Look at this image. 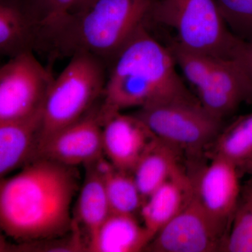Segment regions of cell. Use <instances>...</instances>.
<instances>
[{"label": "cell", "mask_w": 252, "mask_h": 252, "mask_svg": "<svg viewBox=\"0 0 252 252\" xmlns=\"http://www.w3.org/2000/svg\"><path fill=\"white\" fill-rule=\"evenodd\" d=\"M74 167L36 158L1 179L0 225L18 243L59 238L72 229L71 205L77 188Z\"/></svg>", "instance_id": "cell-1"}, {"label": "cell", "mask_w": 252, "mask_h": 252, "mask_svg": "<svg viewBox=\"0 0 252 252\" xmlns=\"http://www.w3.org/2000/svg\"><path fill=\"white\" fill-rule=\"evenodd\" d=\"M99 107L101 121L126 109H139L174 99H198L177 72L170 47L142 26L111 61Z\"/></svg>", "instance_id": "cell-2"}, {"label": "cell", "mask_w": 252, "mask_h": 252, "mask_svg": "<svg viewBox=\"0 0 252 252\" xmlns=\"http://www.w3.org/2000/svg\"><path fill=\"white\" fill-rule=\"evenodd\" d=\"M157 0H95L70 14L44 44L57 54L94 55L110 63L136 32L150 20Z\"/></svg>", "instance_id": "cell-3"}, {"label": "cell", "mask_w": 252, "mask_h": 252, "mask_svg": "<svg viewBox=\"0 0 252 252\" xmlns=\"http://www.w3.org/2000/svg\"><path fill=\"white\" fill-rule=\"evenodd\" d=\"M70 58L46 94L39 142L84 117L103 94L107 77L105 62L85 52L75 53Z\"/></svg>", "instance_id": "cell-4"}, {"label": "cell", "mask_w": 252, "mask_h": 252, "mask_svg": "<svg viewBox=\"0 0 252 252\" xmlns=\"http://www.w3.org/2000/svg\"><path fill=\"white\" fill-rule=\"evenodd\" d=\"M150 20L175 32L182 47L233 59L242 41L225 24L215 0H157Z\"/></svg>", "instance_id": "cell-5"}, {"label": "cell", "mask_w": 252, "mask_h": 252, "mask_svg": "<svg viewBox=\"0 0 252 252\" xmlns=\"http://www.w3.org/2000/svg\"><path fill=\"white\" fill-rule=\"evenodd\" d=\"M139 109L135 114L154 135L181 152H200L214 143L222 130L221 119L198 99H174Z\"/></svg>", "instance_id": "cell-6"}, {"label": "cell", "mask_w": 252, "mask_h": 252, "mask_svg": "<svg viewBox=\"0 0 252 252\" xmlns=\"http://www.w3.org/2000/svg\"><path fill=\"white\" fill-rule=\"evenodd\" d=\"M54 79L32 51L10 58L0 68V122L23 119L41 111Z\"/></svg>", "instance_id": "cell-7"}, {"label": "cell", "mask_w": 252, "mask_h": 252, "mask_svg": "<svg viewBox=\"0 0 252 252\" xmlns=\"http://www.w3.org/2000/svg\"><path fill=\"white\" fill-rule=\"evenodd\" d=\"M225 227L210 216L193 195L183 211L155 235L145 251L220 252Z\"/></svg>", "instance_id": "cell-8"}, {"label": "cell", "mask_w": 252, "mask_h": 252, "mask_svg": "<svg viewBox=\"0 0 252 252\" xmlns=\"http://www.w3.org/2000/svg\"><path fill=\"white\" fill-rule=\"evenodd\" d=\"M103 155L102 124L98 108H94L77 122L39 142L36 158L75 167L90 164Z\"/></svg>", "instance_id": "cell-9"}, {"label": "cell", "mask_w": 252, "mask_h": 252, "mask_svg": "<svg viewBox=\"0 0 252 252\" xmlns=\"http://www.w3.org/2000/svg\"><path fill=\"white\" fill-rule=\"evenodd\" d=\"M194 89L204 108L221 120L244 101L252 100L250 81L235 59L213 56Z\"/></svg>", "instance_id": "cell-10"}, {"label": "cell", "mask_w": 252, "mask_h": 252, "mask_svg": "<svg viewBox=\"0 0 252 252\" xmlns=\"http://www.w3.org/2000/svg\"><path fill=\"white\" fill-rule=\"evenodd\" d=\"M238 167L225 158L213 155L211 162L192 178L195 198L210 216L226 226L239 206Z\"/></svg>", "instance_id": "cell-11"}, {"label": "cell", "mask_w": 252, "mask_h": 252, "mask_svg": "<svg viewBox=\"0 0 252 252\" xmlns=\"http://www.w3.org/2000/svg\"><path fill=\"white\" fill-rule=\"evenodd\" d=\"M102 124L104 157L118 170L132 173L157 136L136 114L114 113Z\"/></svg>", "instance_id": "cell-12"}, {"label": "cell", "mask_w": 252, "mask_h": 252, "mask_svg": "<svg viewBox=\"0 0 252 252\" xmlns=\"http://www.w3.org/2000/svg\"><path fill=\"white\" fill-rule=\"evenodd\" d=\"M193 195V179L179 167L144 200L140 211L144 226L155 237L183 211Z\"/></svg>", "instance_id": "cell-13"}, {"label": "cell", "mask_w": 252, "mask_h": 252, "mask_svg": "<svg viewBox=\"0 0 252 252\" xmlns=\"http://www.w3.org/2000/svg\"><path fill=\"white\" fill-rule=\"evenodd\" d=\"M41 110L30 117L0 122V176L5 178L36 158Z\"/></svg>", "instance_id": "cell-14"}, {"label": "cell", "mask_w": 252, "mask_h": 252, "mask_svg": "<svg viewBox=\"0 0 252 252\" xmlns=\"http://www.w3.org/2000/svg\"><path fill=\"white\" fill-rule=\"evenodd\" d=\"M154 238L135 215L111 212L88 241V252L145 251Z\"/></svg>", "instance_id": "cell-15"}, {"label": "cell", "mask_w": 252, "mask_h": 252, "mask_svg": "<svg viewBox=\"0 0 252 252\" xmlns=\"http://www.w3.org/2000/svg\"><path fill=\"white\" fill-rule=\"evenodd\" d=\"M39 45V33L34 19L20 0H1L0 52L14 57Z\"/></svg>", "instance_id": "cell-16"}, {"label": "cell", "mask_w": 252, "mask_h": 252, "mask_svg": "<svg viewBox=\"0 0 252 252\" xmlns=\"http://www.w3.org/2000/svg\"><path fill=\"white\" fill-rule=\"evenodd\" d=\"M181 153L158 137L146 151L132 172L144 201L181 167Z\"/></svg>", "instance_id": "cell-17"}, {"label": "cell", "mask_w": 252, "mask_h": 252, "mask_svg": "<svg viewBox=\"0 0 252 252\" xmlns=\"http://www.w3.org/2000/svg\"><path fill=\"white\" fill-rule=\"evenodd\" d=\"M86 175L76 205L74 219L85 230L88 241L111 213L103 177L91 164L86 165Z\"/></svg>", "instance_id": "cell-18"}, {"label": "cell", "mask_w": 252, "mask_h": 252, "mask_svg": "<svg viewBox=\"0 0 252 252\" xmlns=\"http://www.w3.org/2000/svg\"><path fill=\"white\" fill-rule=\"evenodd\" d=\"M214 146V155L240 166L252 157V112L235 119L220 130Z\"/></svg>", "instance_id": "cell-19"}, {"label": "cell", "mask_w": 252, "mask_h": 252, "mask_svg": "<svg viewBox=\"0 0 252 252\" xmlns=\"http://www.w3.org/2000/svg\"><path fill=\"white\" fill-rule=\"evenodd\" d=\"M103 177L111 212L135 215L144 203L132 173L115 167Z\"/></svg>", "instance_id": "cell-20"}, {"label": "cell", "mask_w": 252, "mask_h": 252, "mask_svg": "<svg viewBox=\"0 0 252 252\" xmlns=\"http://www.w3.org/2000/svg\"><path fill=\"white\" fill-rule=\"evenodd\" d=\"M77 0H28L26 7L37 27L39 44L52 34L65 18Z\"/></svg>", "instance_id": "cell-21"}, {"label": "cell", "mask_w": 252, "mask_h": 252, "mask_svg": "<svg viewBox=\"0 0 252 252\" xmlns=\"http://www.w3.org/2000/svg\"><path fill=\"white\" fill-rule=\"evenodd\" d=\"M228 29L240 41L252 44V0H215Z\"/></svg>", "instance_id": "cell-22"}, {"label": "cell", "mask_w": 252, "mask_h": 252, "mask_svg": "<svg viewBox=\"0 0 252 252\" xmlns=\"http://www.w3.org/2000/svg\"><path fill=\"white\" fill-rule=\"evenodd\" d=\"M220 252H252V209L246 204L237 209Z\"/></svg>", "instance_id": "cell-23"}, {"label": "cell", "mask_w": 252, "mask_h": 252, "mask_svg": "<svg viewBox=\"0 0 252 252\" xmlns=\"http://www.w3.org/2000/svg\"><path fill=\"white\" fill-rule=\"evenodd\" d=\"M95 0H77L75 1L74 6L71 10L70 14H74V13L79 12L82 10L86 9Z\"/></svg>", "instance_id": "cell-24"}, {"label": "cell", "mask_w": 252, "mask_h": 252, "mask_svg": "<svg viewBox=\"0 0 252 252\" xmlns=\"http://www.w3.org/2000/svg\"><path fill=\"white\" fill-rule=\"evenodd\" d=\"M243 203L252 209V181L244 189Z\"/></svg>", "instance_id": "cell-25"}, {"label": "cell", "mask_w": 252, "mask_h": 252, "mask_svg": "<svg viewBox=\"0 0 252 252\" xmlns=\"http://www.w3.org/2000/svg\"><path fill=\"white\" fill-rule=\"evenodd\" d=\"M245 169V171L248 172L249 174L252 175V157L250 158L249 160L244 162L243 165H240Z\"/></svg>", "instance_id": "cell-26"}, {"label": "cell", "mask_w": 252, "mask_h": 252, "mask_svg": "<svg viewBox=\"0 0 252 252\" xmlns=\"http://www.w3.org/2000/svg\"><path fill=\"white\" fill-rule=\"evenodd\" d=\"M250 44H252V43H250Z\"/></svg>", "instance_id": "cell-27"}]
</instances>
